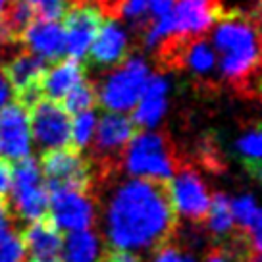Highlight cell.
<instances>
[{"label": "cell", "mask_w": 262, "mask_h": 262, "mask_svg": "<svg viewBox=\"0 0 262 262\" xmlns=\"http://www.w3.org/2000/svg\"><path fill=\"white\" fill-rule=\"evenodd\" d=\"M168 183L131 180L116 189L106 210V237L114 249L162 247L176 228Z\"/></svg>", "instance_id": "6da1fadb"}, {"label": "cell", "mask_w": 262, "mask_h": 262, "mask_svg": "<svg viewBox=\"0 0 262 262\" xmlns=\"http://www.w3.org/2000/svg\"><path fill=\"white\" fill-rule=\"evenodd\" d=\"M214 52L220 56V72L231 83L249 79L262 62V31L243 16H229L216 25Z\"/></svg>", "instance_id": "7a4b0ae2"}, {"label": "cell", "mask_w": 262, "mask_h": 262, "mask_svg": "<svg viewBox=\"0 0 262 262\" xmlns=\"http://www.w3.org/2000/svg\"><path fill=\"white\" fill-rule=\"evenodd\" d=\"M123 152V166L135 180L168 183L178 172L172 143L162 133L143 131L139 135H133Z\"/></svg>", "instance_id": "3957f363"}, {"label": "cell", "mask_w": 262, "mask_h": 262, "mask_svg": "<svg viewBox=\"0 0 262 262\" xmlns=\"http://www.w3.org/2000/svg\"><path fill=\"white\" fill-rule=\"evenodd\" d=\"M41 176H45L49 193L75 191L89 195L93 187V164L72 145L42 150Z\"/></svg>", "instance_id": "277c9868"}, {"label": "cell", "mask_w": 262, "mask_h": 262, "mask_svg": "<svg viewBox=\"0 0 262 262\" xmlns=\"http://www.w3.org/2000/svg\"><path fill=\"white\" fill-rule=\"evenodd\" d=\"M148 77L150 72L143 58L133 56L123 60L116 70L110 72L106 81L97 93L100 106L118 114L133 110L145 91Z\"/></svg>", "instance_id": "5b68a950"}, {"label": "cell", "mask_w": 262, "mask_h": 262, "mask_svg": "<svg viewBox=\"0 0 262 262\" xmlns=\"http://www.w3.org/2000/svg\"><path fill=\"white\" fill-rule=\"evenodd\" d=\"M49 189L42 183L41 168L37 166L35 158L27 156L24 160H17L14 173H12L10 212L14 210L17 218L35 222L49 214Z\"/></svg>", "instance_id": "8992f818"}, {"label": "cell", "mask_w": 262, "mask_h": 262, "mask_svg": "<svg viewBox=\"0 0 262 262\" xmlns=\"http://www.w3.org/2000/svg\"><path fill=\"white\" fill-rule=\"evenodd\" d=\"M47 62L29 50H21L2 64V75L14 91L17 104L29 112L42 98V77L47 74Z\"/></svg>", "instance_id": "52a82bcc"}, {"label": "cell", "mask_w": 262, "mask_h": 262, "mask_svg": "<svg viewBox=\"0 0 262 262\" xmlns=\"http://www.w3.org/2000/svg\"><path fill=\"white\" fill-rule=\"evenodd\" d=\"M29 125L42 150L72 145V120L60 102L41 98L29 110Z\"/></svg>", "instance_id": "ba28073f"}, {"label": "cell", "mask_w": 262, "mask_h": 262, "mask_svg": "<svg viewBox=\"0 0 262 262\" xmlns=\"http://www.w3.org/2000/svg\"><path fill=\"white\" fill-rule=\"evenodd\" d=\"M168 195L176 214L185 216L191 222L206 220L212 196L195 170L183 168L173 173V178L168 181Z\"/></svg>", "instance_id": "9c48e42d"}, {"label": "cell", "mask_w": 262, "mask_h": 262, "mask_svg": "<svg viewBox=\"0 0 262 262\" xmlns=\"http://www.w3.org/2000/svg\"><path fill=\"white\" fill-rule=\"evenodd\" d=\"M102 24H104L102 12L91 4H81L68 10L62 29L66 39V52L72 60L83 62Z\"/></svg>", "instance_id": "30bf717a"}, {"label": "cell", "mask_w": 262, "mask_h": 262, "mask_svg": "<svg viewBox=\"0 0 262 262\" xmlns=\"http://www.w3.org/2000/svg\"><path fill=\"white\" fill-rule=\"evenodd\" d=\"M31 152V125L29 112L16 100L0 110V156L24 160Z\"/></svg>", "instance_id": "8fae6325"}, {"label": "cell", "mask_w": 262, "mask_h": 262, "mask_svg": "<svg viewBox=\"0 0 262 262\" xmlns=\"http://www.w3.org/2000/svg\"><path fill=\"white\" fill-rule=\"evenodd\" d=\"M218 14L220 6L216 0H176V6L170 12L172 39H199L210 29Z\"/></svg>", "instance_id": "7c38bea8"}, {"label": "cell", "mask_w": 262, "mask_h": 262, "mask_svg": "<svg viewBox=\"0 0 262 262\" xmlns=\"http://www.w3.org/2000/svg\"><path fill=\"white\" fill-rule=\"evenodd\" d=\"M50 218L58 229L81 231L89 229L95 222V205L85 193L75 191H54L49 193Z\"/></svg>", "instance_id": "4fadbf2b"}, {"label": "cell", "mask_w": 262, "mask_h": 262, "mask_svg": "<svg viewBox=\"0 0 262 262\" xmlns=\"http://www.w3.org/2000/svg\"><path fill=\"white\" fill-rule=\"evenodd\" d=\"M29 262H64V237L49 214L31 222L19 235Z\"/></svg>", "instance_id": "5bb4252c"}, {"label": "cell", "mask_w": 262, "mask_h": 262, "mask_svg": "<svg viewBox=\"0 0 262 262\" xmlns=\"http://www.w3.org/2000/svg\"><path fill=\"white\" fill-rule=\"evenodd\" d=\"M135 125L131 118L118 112H108L97 122V137H95V152L98 155L102 166L114 164L116 156L123 152L129 141L135 135Z\"/></svg>", "instance_id": "9a60e30c"}, {"label": "cell", "mask_w": 262, "mask_h": 262, "mask_svg": "<svg viewBox=\"0 0 262 262\" xmlns=\"http://www.w3.org/2000/svg\"><path fill=\"white\" fill-rule=\"evenodd\" d=\"M19 42H25L33 54L42 58L45 62H58L66 52L64 29L58 21L50 19H35L29 24Z\"/></svg>", "instance_id": "2e32d148"}, {"label": "cell", "mask_w": 262, "mask_h": 262, "mask_svg": "<svg viewBox=\"0 0 262 262\" xmlns=\"http://www.w3.org/2000/svg\"><path fill=\"white\" fill-rule=\"evenodd\" d=\"M87 54L91 58V64L95 66L122 64L127 54V35L122 25L116 19L104 21Z\"/></svg>", "instance_id": "e0dca14e"}, {"label": "cell", "mask_w": 262, "mask_h": 262, "mask_svg": "<svg viewBox=\"0 0 262 262\" xmlns=\"http://www.w3.org/2000/svg\"><path fill=\"white\" fill-rule=\"evenodd\" d=\"M166 97H168V81H166V77L150 75L139 102L133 108V116H131L133 125L141 127V129L155 127L156 123L162 120L164 112H166V104H168Z\"/></svg>", "instance_id": "ac0fdd59"}, {"label": "cell", "mask_w": 262, "mask_h": 262, "mask_svg": "<svg viewBox=\"0 0 262 262\" xmlns=\"http://www.w3.org/2000/svg\"><path fill=\"white\" fill-rule=\"evenodd\" d=\"M85 75H87V68L79 60L70 58L64 62H58L54 68L47 70V74L42 77V95H47L49 100L62 102L70 91H74L79 83L87 79Z\"/></svg>", "instance_id": "d6986e66"}, {"label": "cell", "mask_w": 262, "mask_h": 262, "mask_svg": "<svg viewBox=\"0 0 262 262\" xmlns=\"http://www.w3.org/2000/svg\"><path fill=\"white\" fill-rule=\"evenodd\" d=\"M100 243L89 229L70 231L64 241V262H98Z\"/></svg>", "instance_id": "ffe728a7"}, {"label": "cell", "mask_w": 262, "mask_h": 262, "mask_svg": "<svg viewBox=\"0 0 262 262\" xmlns=\"http://www.w3.org/2000/svg\"><path fill=\"white\" fill-rule=\"evenodd\" d=\"M206 222H208V228L216 235H226L229 233L235 220H233V212H231V201L228 199V195L224 193H216L210 199V208L206 214Z\"/></svg>", "instance_id": "44dd1931"}, {"label": "cell", "mask_w": 262, "mask_h": 262, "mask_svg": "<svg viewBox=\"0 0 262 262\" xmlns=\"http://www.w3.org/2000/svg\"><path fill=\"white\" fill-rule=\"evenodd\" d=\"M97 102H98V95L95 85L85 79L74 91H70L68 97L60 104L66 108L68 114H81V112L93 110V108L97 106Z\"/></svg>", "instance_id": "7402d4cb"}, {"label": "cell", "mask_w": 262, "mask_h": 262, "mask_svg": "<svg viewBox=\"0 0 262 262\" xmlns=\"http://www.w3.org/2000/svg\"><path fill=\"white\" fill-rule=\"evenodd\" d=\"M231 212L235 224H239L245 231H254L262 226V208L254 203L251 195H241L231 201Z\"/></svg>", "instance_id": "603a6c76"}, {"label": "cell", "mask_w": 262, "mask_h": 262, "mask_svg": "<svg viewBox=\"0 0 262 262\" xmlns=\"http://www.w3.org/2000/svg\"><path fill=\"white\" fill-rule=\"evenodd\" d=\"M97 129V114L95 110H87L81 114H75V120L72 122V147L85 148L91 143Z\"/></svg>", "instance_id": "cb8c5ba5"}, {"label": "cell", "mask_w": 262, "mask_h": 262, "mask_svg": "<svg viewBox=\"0 0 262 262\" xmlns=\"http://www.w3.org/2000/svg\"><path fill=\"white\" fill-rule=\"evenodd\" d=\"M237 150L247 160V168L262 164V125L249 129L239 137Z\"/></svg>", "instance_id": "d4e9b609"}, {"label": "cell", "mask_w": 262, "mask_h": 262, "mask_svg": "<svg viewBox=\"0 0 262 262\" xmlns=\"http://www.w3.org/2000/svg\"><path fill=\"white\" fill-rule=\"evenodd\" d=\"M0 262H25L21 237L8 226H0Z\"/></svg>", "instance_id": "484cf974"}, {"label": "cell", "mask_w": 262, "mask_h": 262, "mask_svg": "<svg viewBox=\"0 0 262 262\" xmlns=\"http://www.w3.org/2000/svg\"><path fill=\"white\" fill-rule=\"evenodd\" d=\"M25 2L33 8L37 19H50V21H58L68 14V10L77 6V0H25Z\"/></svg>", "instance_id": "4316f807"}, {"label": "cell", "mask_w": 262, "mask_h": 262, "mask_svg": "<svg viewBox=\"0 0 262 262\" xmlns=\"http://www.w3.org/2000/svg\"><path fill=\"white\" fill-rule=\"evenodd\" d=\"M114 16H122L135 27H145L148 16V0H118Z\"/></svg>", "instance_id": "83f0119b"}, {"label": "cell", "mask_w": 262, "mask_h": 262, "mask_svg": "<svg viewBox=\"0 0 262 262\" xmlns=\"http://www.w3.org/2000/svg\"><path fill=\"white\" fill-rule=\"evenodd\" d=\"M12 173H14V166L8 158L0 156V196L6 199V193L10 191L12 185Z\"/></svg>", "instance_id": "f1b7e54d"}, {"label": "cell", "mask_w": 262, "mask_h": 262, "mask_svg": "<svg viewBox=\"0 0 262 262\" xmlns=\"http://www.w3.org/2000/svg\"><path fill=\"white\" fill-rule=\"evenodd\" d=\"M176 6V0H148V16L152 19L168 16Z\"/></svg>", "instance_id": "f546056e"}, {"label": "cell", "mask_w": 262, "mask_h": 262, "mask_svg": "<svg viewBox=\"0 0 262 262\" xmlns=\"http://www.w3.org/2000/svg\"><path fill=\"white\" fill-rule=\"evenodd\" d=\"M181 256H183V254L180 253L178 247H173L172 243H164V245L158 249V253H156L155 262H180Z\"/></svg>", "instance_id": "4dcf8cb0"}, {"label": "cell", "mask_w": 262, "mask_h": 262, "mask_svg": "<svg viewBox=\"0 0 262 262\" xmlns=\"http://www.w3.org/2000/svg\"><path fill=\"white\" fill-rule=\"evenodd\" d=\"M98 262H141L135 254L131 253V251H120V249H112V251H108L102 258Z\"/></svg>", "instance_id": "1f68e13d"}, {"label": "cell", "mask_w": 262, "mask_h": 262, "mask_svg": "<svg viewBox=\"0 0 262 262\" xmlns=\"http://www.w3.org/2000/svg\"><path fill=\"white\" fill-rule=\"evenodd\" d=\"M251 245H253V251H256V254L262 256V226L251 231Z\"/></svg>", "instance_id": "d6a6232c"}, {"label": "cell", "mask_w": 262, "mask_h": 262, "mask_svg": "<svg viewBox=\"0 0 262 262\" xmlns=\"http://www.w3.org/2000/svg\"><path fill=\"white\" fill-rule=\"evenodd\" d=\"M10 203L8 199H2L0 196V226H4L6 224V220L10 218Z\"/></svg>", "instance_id": "836d02e7"}, {"label": "cell", "mask_w": 262, "mask_h": 262, "mask_svg": "<svg viewBox=\"0 0 262 262\" xmlns=\"http://www.w3.org/2000/svg\"><path fill=\"white\" fill-rule=\"evenodd\" d=\"M8 95H10V87L6 79H4V75L0 74V106H4V102L8 100Z\"/></svg>", "instance_id": "e575fe53"}, {"label": "cell", "mask_w": 262, "mask_h": 262, "mask_svg": "<svg viewBox=\"0 0 262 262\" xmlns=\"http://www.w3.org/2000/svg\"><path fill=\"white\" fill-rule=\"evenodd\" d=\"M249 170H251V172H253L254 176H256V178H258V180L262 181V164H256V166H253V168H249Z\"/></svg>", "instance_id": "d590c367"}, {"label": "cell", "mask_w": 262, "mask_h": 262, "mask_svg": "<svg viewBox=\"0 0 262 262\" xmlns=\"http://www.w3.org/2000/svg\"><path fill=\"white\" fill-rule=\"evenodd\" d=\"M10 2H12V0H0V16L6 12V8L10 6Z\"/></svg>", "instance_id": "8d00e7d4"}, {"label": "cell", "mask_w": 262, "mask_h": 262, "mask_svg": "<svg viewBox=\"0 0 262 262\" xmlns=\"http://www.w3.org/2000/svg\"><path fill=\"white\" fill-rule=\"evenodd\" d=\"M180 262H193V258H191V256H185V254H183Z\"/></svg>", "instance_id": "74e56055"}]
</instances>
